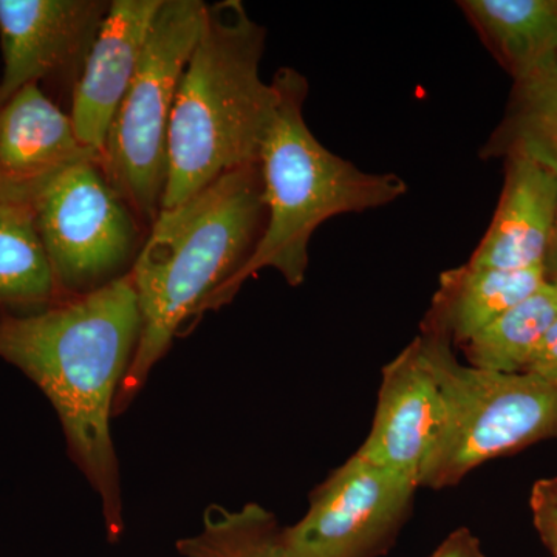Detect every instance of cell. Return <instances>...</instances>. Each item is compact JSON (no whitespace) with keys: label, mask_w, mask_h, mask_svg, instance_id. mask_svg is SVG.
<instances>
[{"label":"cell","mask_w":557,"mask_h":557,"mask_svg":"<svg viewBox=\"0 0 557 557\" xmlns=\"http://www.w3.org/2000/svg\"><path fill=\"white\" fill-rule=\"evenodd\" d=\"M505 160L500 200L468 263L497 270L544 267L557 209L555 164L522 150Z\"/></svg>","instance_id":"13"},{"label":"cell","mask_w":557,"mask_h":557,"mask_svg":"<svg viewBox=\"0 0 557 557\" xmlns=\"http://www.w3.org/2000/svg\"><path fill=\"white\" fill-rule=\"evenodd\" d=\"M265 39L240 0L208 5L175 94L163 209L231 171L259 164L277 106L273 81L260 78Z\"/></svg>","instance_id":"3"},{"label":"cell","mask_w":557,"mask_h":557,"mask_svg":"<svg viewBox=\"0 0 557 557\" xmlns=\"http://www.w3.org/2000/svg\"><path fill=\"white\" fill-rule=\"evenodd\" d=\"M183 557H296L284 539V528L269 509L247 504L236 511L211 505L196 536L180 539Z\"/></svg>","instance_id":"19"},{"label":"cell","mask_w":557,"mask_h":557,"mask_svg":"<svg viewBox=\"0 0 557 557\" xmlns=\"http://www.w3.org/2000/svg\"><path fill=\"white\" fill-rule=\"evenodd\" d=\"M277 106L260 152L267 223L258 247L231 287V300L259 271H278L299 287L314 231L329 219L387 207L408 194L397 174H370L330 152L304 120L309 81L289 67L273 79Z\"/></svg>","instance_id":"4"},{"label":"cell","mask_w":557,"mask_h":557,"mask_svg":"<svg viewBox=\"0 0 557 557\" xmlns=\"http://www.w3.org/2000/svg\"><path fill=\"white\" fill-rule=\"evenodd\" d=\"M516 150L548 163L557 159V53L516 83L507 115L482 157H507Z\"/></svg>","instance_id":"18"},{"label":"cell","mask_w":557,"mask_h":557,"mask_svg":"<svg viewBox=\"0 0 557 557\" xmlns=\"http://www.w3.org/2000/svg\"><path fill=\"white\" fill-rule=\"evenodd\" d=\"M100 161L76 137L72 120L38 84L24 87L0 108V201L25 205L62 172Z\"/></svg>","instance_id":"11"},{"label":"cell","mask_w":557,"mask_h":557,"mask_svg":"<svg viewBox=\"0 0 557 557\" xmlns=\"http://www.w3.org/2000/svg\"><path fill=\"white\" fill-rule=\"evenodd\" d=\"M458 7L515 83L557 53V0H461Z\"/></svg>","instance_id":"15"},{"label":"cell","mask_w":557,"mask_h":557,"mask_svg":"<svg viewBox=\"0 0 557 557\" xmlns=\"http://www.w3.org/2000/svg\"><path fill=\"white\" fill-rule=\"evenodd\" d=\"M139 332L141 313L129 273L36 313L0 311V358L50 399L73 460L101 498L112 541L123 534L124 520L110 418Z\"/></svg>","instance_id":"1"},{"label":"cell","mask_w":557,"mask_h":557,"mask_svg":"<svg viewBox=\"0 0 557 557\" xmlns=\"http://www.w3.org/2000/svg\"><path fill=\"white\" fill-rule=\"evenodd\" d=\"M549 163L555 164L557 171V159L549 161ZM544 269L545 274H547V278L557 281V209L555 225H553L552 237H549L547 256H545L544 260Z\"/></svg>","instance_id":"23"},{"label":"cell","mask_w":557,"mask_h":557,"mask_svg":"<svg viewBox=\"0 0 557 557\" xmlns=\"http://www.w3.org/2000/svg\"><path fill=\"white\" fill-rule=\"evenodd\" d=\"M161 5L163 0H110L108 16L73 90L69 115L73 129L101 159Z\"/></svg>","instance_id":"12"},{"label":"cell","mask_w":557,"mask_h":557,"mask_svg":"<svg viewBox=\"0 0 557 557\" xmlns=\"http://www.w3.org/2000/svg\"><path fill=\"white\" fill-rule=\"evenodd\" d=\"M30 208L64 298L131 273L148 234L134 209L110 186L100 161L62 172Z\"/></svg>","instance_id":"7"},{"label":"cell","mask_w":557,"mask_h":557,"mask_svg":"<svg viewBox=\"0 0 557 557\" xmlns=\"http://www.w3.org/2000/svg\"><path fill=\"white\" fill-rule=\"evenodd\" d=\"M446 403L445 432L418 479L443 490L494 458L557 437V379L463 366L453 343L428 330L420 335Z\"/></svg>","instance_id":"5"},{"label":"cell","mask_w":557,"mask_h":557,"mask_svg":"<svg viewBox=\"0 0 557 557\" xmlns=\"http://www.w3.org/2000/svg\"><path fill=\"white\" fill-rule=\"evenodd\" d=\"M530 505L539 536L557 557V478L534 483Z\"/></svg>","instance_id":"20"},{"label":"cell","mask_w":557,"mask_h":557,"mask_svg":"<svg viewBox=\"0 0 557 557\" xmlns=\"http://www.w3.org/2000/svg\"><path fill=\"white\" fill-rule=\"evenodd\" d=\"M62 298L32 208L0 201V311L40 310Z\"/></svg>","instance_id":"16"},{"label":"cell","mask_w":557,"mask_h":557,"mask_svg":"<svg viewBox=\"0 0 557 557\" xmlns=\"http://www.w3.org/2000/svg\"><path fill=\"white\" fill-rule=\"evenodd\" d=\"M547 278L544 267L527 270L467 265L440 276L423 330L463 346L480 330L525 299Z\"/></svg>","instance_id":"14"},{"label":"cell","mask_w":557,"mask_h":557,"mask_svg":"<svg viewBox=\"0 0 557 557\" xmlns=\"http://www.w3.org/2000/svg\"><path fill=\"white\" fill-rule=\"evenodd\" d=\"M413 479L357 453L313 491L309 511L284 528L296 557H380L408 522L418 490Z\"/></svg>","instance_id":"8"},{"label":"cell","mask_w":557,"mask_h":557,"mask_svg":"<svg viewBox=\"0 0 557 557\" xmlns=\"http://www.w3.org/2000/svg\"><path fill=\"white\" fill-rule=\"evenodd\" d=\"M265 223L259 164L231 171L177 207L161 209L129 273L141 332L113 417L134 401L186 322L231 302V287Z\"/></svg>","instance_id":"2"},{"label":"cell","mask_w":557,"mask_h":557,"mask_svg":"<svg viewBox=\"0 0 557 557\" xmlns=\"http://www.w3.org/2000/svg\"><path fill=\"white\" fill-rule=\"evenodd\" d=\"M446 420L437 375L417 336L384 366L372 428L357 454L418 483L445 432Z\"/></svg>","instance_id":"10"},{"label":"cell","mask_w":557,"mask_h":557,"mask_svg":"<svg viewBox=\"0 0 557 557\" xmlns=\"http://www.w3.org/2000/svg\"><path fill=\"white\" fill-rule=\"evenodd\" d=\"M525 372L536 373V375L547 376V379H557V322L539 344Z\"/></svg>","instance_id":"22"},{"label":"cell","mask_w":557,"mask_h":557,"mask_svg":"<svg viewBox=\"0 0 557 557\" xmlns=\"http://www.w3.org/2000/svg\"><path fill=\"white\" fill-rule=\"evenodd\" d=\"M109 9V0H0V108L42 81L73 95Z\"/></svg>","instance_id":"9"},{"label":"cell","mask_w":557,"mask_h":557,"mask_svg":"<svg viewBox=\"0 0 557 557\" xmlns=\"http://www.w3.org/2000/svg\"><path fill=\"white\" fill-rule=\"evenodd\" d=\"M207 9L201 0H163L102 152L110 186L148 230L163 209L175 94Z\"/></svg>","instance_id":"6"},{"label":"cell","mask_w":557,"mask_h":557,"mask_svg":"<svg viewBox=\"0 0 557 557\" xmlns=\"http://www.w3.org/2000/svg\"><path fill=\"white\" fill-rule=\"evenodd\" d=\"M431 557H486L480 541L468 528L453 531Z\"/></svg>","instance_id":"21"},{"label":"cell","mask_w":557,"mask_h":557,"mask_svg":"<svg viewBox=\"0 0 557 557\" xmlns=\"http://www.w3.org/2000/svg\"><path fill=\"white\" fill-rule=\"evenodd\" d=\"M557 322V281L545 278L461 346L469 366L493 372H525L534 351Z\"/></svg>","instance_id":"17"}]
</instances>
